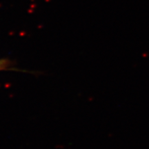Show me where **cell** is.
I'll use <instances>...</instances> for the list:
<instances>
[{"instance_id": "6da1fadb", "label": "cell", "mask_w": 149, "mask_h": 149, "mask_svg": "<svg viewBox=\"0 0 149 149\" xmlns=\"http://www.w3.org/2000/svg\"><path fill=\"white\" fill-rule=\"evenodd\" d=\"M7 66H8V61L6 60H0V70L6 69Z\"/></svg>"}]
</instances>
